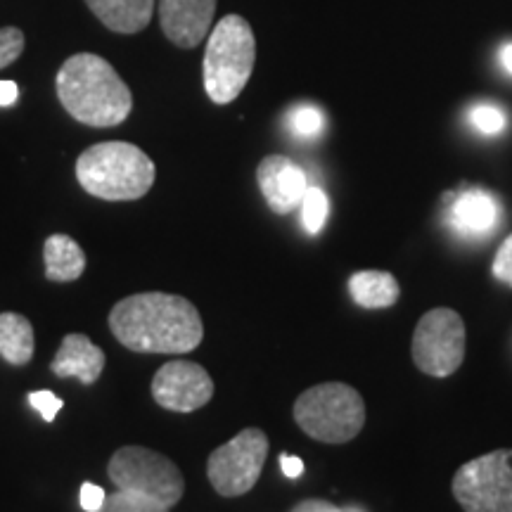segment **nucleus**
I'll use <instances>...</instances> for the list:
<instances>
[{"label": "nucleus", "instance_id": "obj_1", "mask_svg": "<svg viewBox=\"0 0 512 512\" xmlns=\"http://www.w3.org/2000/svg\"><path fill=\"white\" fill-rule=\"evenodd\" d=\"M110 330L121 347L138 354H188L204 339L195 304L169 292H140L121 299L110 313Z\"/></svg>", "mask_w": 512, "mask_h": 512}, {"label": "nucleus", "instance_id": "obj_2", "mask_svg": "<svg viewBox=\"0 0 512 512\" xmlns=\"http://www.w3.org/2000/svg\"><path fill=\"white\" fill-rule=\"evenodd\" d=\"M55 91L69 117L93 128L124 124L133 110L131 88L105 57L79 53L64 60Z\"/></svg>", "mask_w": 512, "mask_h": 512}, {"label": "nucleus", "instance_id": "obj_3", "mask_svg": "<svg viewBox=\"0 0 512 512\" xmlns=\"http://www.w3.org/2000/svg\"><path fill=\"white\" fill-rule=\"evenodd\" d=\"M155 162L138 145L98 143L76 159V181L88 195L107 202H133L155 185Z\"/></svg>", "mask_w": 512, "mask_h": 512}, {"label": "nucleus", "instance_id": "obj_4", "mask_svg": "<svg viewBox=\"0 0 512 512\" xmlns=\"http://www.w3.org/2000/svg\"><path fill=\"white\" fill-rule=\"evenodd\" d=\"M256 62L252 24L240 15H226L207 36L202 76L204 91L216 105H230L245 91Z\"/></svg>", "mask_w": 512, "mask_h": 512}, {"label": "nucleus", "instance_id": "obj_5", "mask_svg": "<svg viewBox=\"0 0 512 512\" xmlns=\"http://www.w3.org/2000/svg\"><path fill=\"white\" fill-rule=\"evenodd\" d=\"M294 422L323 444H347L366 425V401L351 384H316L294 401Z\"/></svg>", "mask_w": 512, "mask_h": 512}, {"label": "nucleus", "instance_id": "obj_6", "mask_svg": "<svg viewBox=\"0 0 512 512\" xmlns=\"http://www.w3.org/2000/svg\"><path fill=\"white\" fill-rule=\"evenodd\" d=\"M107 475L117 489L136 491L174 508L185 494L183 472L171 458L145 446H124L110 458Z\"/></svg>", "mask_w": 512, "mask_h": 512}, {"label": "nucleus", "instance_id": "obj_7", "mask_svg": "<svg viewBox=\"0 0 512 512\" xmlns=\"http://www.w3.org/2000/svg\"><path fill=\"white\" fill-rule=\"evenodd\" d=\"M451 489L465 512H512V448L467 460Z\"/></svg>", "mask_w": 512, "mask_h": 512}, {"label": "nucleus", "instance_id": "obj_8", "mask_svg": "<svg viewBox=\"0 0 512 512\" xmlns=\"http://www.w3.org/2000/svg\"><path fill=\"white\" fill-rule=\"evenodd\" d=\"M268 456V437L259 427H247L216 448L207 460V477L223 498L245 496L259 482Z\"/></svg>", "mask_w": 512, "mask_h": 512}, {"label": "nucleus", "instance_id": "obj_9", "mask_svg": "<svg viewBox=\"0 0 512 512\" xmlns=\"http://www.w3.org/2000/svg\"><path fill=\"white\" fill-rule=\"evenodd\" d=\"M413 363L430 377H448L465 361V323L448 306L427 311L418 320L411 344Z\"/></svg>", "mask_w": 512, "mask_h": 512}, {"label": "nucleus", "instance_id": "obj_10", "mask_svg": "<svg viewBox=\"0 0 512 512\" xmlns=\"http://www.w3.org/2000/svg\"><path fill=\"white\" fill-rule=\"evenodd\" d=\"M152 396L166 411H200L214 396V380L200 363L171 361L152 377Z\"/></svg>", "mask_w": 512, "mask_h": 512}, {"label": "nucleus", "instance_id": "obj_11", "mask_svg": "<svg viewBox=\"0 0 512 512\" xmlns=\"http://www.w3.org/2000/svg\"><path fill=\"white\" fill-rule=\"evenodd\" d=\"M159 24L176 48L192 50L209 36L216 0H157Z\"/></svg>", "mask_w": 512, "mask_h": 512}, {"label": "nucleus", "instance_id": "obj_12", "mask_svg": "<svg viewBox=\"0 0 512 512\" xmlns=\"http://www.w3.org/2000/svg\"><path fill=\"white\" fill-rule=\"evenodd\" d=\"M256 183L275 214H290L302 204L306 190H309L302 166L294 164L285 155H268L261 159L259 169H256Z\"/></svg>", "mask_w": 512, "mask_h": 512}, {"label": "nucleus", "instance_id": "obj_13", "mask_svg": "<svg viewBox=\"0 0 512 512\" xmlns=\"http://www.w3.org/2000/svg\"><path fill=\"white\" fill-rule=\"evenodd\" d=\"M501 207L491 192L472 188L460 192L448 207V223L465 238H484L498 226Z\"/></svg>", "mask_w": 512, "mask_h": 512}, {"label": "nucleus", "instance_id": "obj_14", "mask_svg": "<svg viewBox=\"0 0 512 512\" xmlns=\"http://www.w3.org/2000/svg\"><path fill=\"white\" fill-rule=\"evenodd\" d=\"M105 351L88 339L86 335H79V332H72L62 339L60 351H57L53 358V366L50 370L57 377H76L83 384L98 382V377L105 370Z\"/></svg>", "mask_w": 512, "mask_h": 512}, {"label": "nucleus", "instance_id": "obj_15", "mask_svg": "<svg viewBox=\"0 0 512 512\" xmlns=\"http://www.w3.org/2000/svg\"><path fill=\"white\" fill-rule=\"evenodd\" d=\"M95 17L114 34H138L150 24L157 0H86Z\"/></svg>", "mask_w": 512, "mask_h": 512}, {"label": "nucleus", "instance_id": "obj_16", "mask_svg": "<svg viewBox=\"0 0 512 512\" xmlns=\"http://www.w3.org/2000/svg\"><path fill=\"white\" fill-rule=\"evenodd\" d=\"M46 278L50 283H74L86 271V254L79 242L69 235L55 233L43 245Z\"/></svg>", "mask_w": 512, "mask_h": 512}, {"label": "nucleus", "instance_id": "obj_17", "mask_svg": "<svg viewBox=\"0 0 512 512\" xmlns=\"http://www.w3.org/2000/svg\"><path fill=\"white\" fill-rule=\"evenodd\" d=\"M349 294L361 309H389L399 302L401 287L387 271H358L349 278Z\"/></svg>", "mask_w": 512, "mask_h": 512}, {"label": "nucleus", "instance_id": "obj_18", "mask_svg": "<svg viewBox=\"0 0 512 512\" xmlns=\"http://www.w3.org/2000/svg\"><path fill=\"white\" fill-rule=\"evenodd\" d=\"M36 339L29 318L22 313H0V356L10 366H27L34 358Z\"/></svg>", "mask_w": 512, "mask_h": 512}, {"label": "nucleus", "instance_id": "obj_19", "mask_svg": "<svg viewBox=\"0 0 512 512\" xmlns=\"http://www.w3.org/2000/svg\"><path fill=\"white\" fill-rule=\"evenodd\" d=\"M98 512H171V508H166V505L152 501V498L143 494H136V491L117 489L114 494L105 498V503H102Z\"/></svg>", "mask_w": 512, "mask_h": 512}, {"label": "nucleus", "instance_id": "obj_20", "mask_svg": "<svg viewBox=\"0 0 512 512\" xmlns=\"http://www.w3.org/2000/svg\"><path fill=\"white\" fill-rule=\"evenodd\" d=\"M299 209H302V223H304L306 233L318 235L320 230H323L325 221H328V214H330L328 195H325L320 188H309L306 190L302 204H299Z\"/></svg>", "mask_w": 512, "mask_h": 512}, {"label": "nucleus", "instance_id": "obj_21", "mask_svg": "<svg viewBox=\"0 0 512 512\" xmlns=\"http://www.w3.org/2000/svg\"><path fill=\"white\" fill-rule=\"evenodd\" d=\"M287 126L297 138H316L325 128V117L318 107L297 105L287 114Z\"/></svg>", "mask_w": 512, "mask_h": 512}, {"label": "nucleus", "instance_id": "obj_22", "mask_svg": "<svg viewBox=\"0 0 512 512\" xmlns=\"http://www.w3.org/2000/svg\"><path fill=\"white\" fill-rule=\"evenodd\" d=\"M470 124L475 126L482 136H498V133H503L508 119H505L501 107L491 105V102H479V105L470 110Z\"/></svg>", "mask_w": 512, "mask_h": 512}, {"label": "nucleus", "instance_id": "obj_23", "mask_svg": "<svg viewBox=\"0 0 512 512\" xmlns=\"http://www.w3.org/2000/svg\"><path fill=\"white\" fill-rule=\"evenodd\" d=\"M24 53V31L17 27L0 29V69L15 64Z\"/></svg>", "mask_w": 512, "mask_h": 512}, {"label": "nucleus", "instance_id": "obj_24", "mask_svg": "<svg viewBox=\"0 0 512 512\" xmlns=\"http://www.w3.org/2000/svg\"><path fill=\"white\" fill-rule=\"evenodd\" d=\"M491 273H494L498 283L512 287V233L498 247L494 264H491Z\"/></svg>", "mask_w": 512, "mask_h": 512}, {"label": "nucleus", "instance_id": "obj_25", "mask_svg": "<svg viewBox=\"0 0 512 512\" xmlns=\"http://www.w3.org/2000/svg\"><path fill=\"white\" fill-rule=\"evenodd\" d=\"M29 403L36 408L38 413H41V418L46 422H53L55 415L60 413L62 406H64L60 396H55L53 392H31Z\"/></svg>", "mask_w": 512, "mask_h": 512}, {"label": "nucleus", "instance_id": "obj_26", "mask_svg": "<svg viewBox=\"0 0 512 512\" xmlns=\"http://www.w3.org/2000/svg\"><path fill=\"white\" fill-rule=\"evenodd\" d=\"M105 489L93 482H86L81 486V494H79V501H81V508L86 512H98L102 508V503H105Z\"/></svg>", "mask_w": 512, "mask_h": 512}, {"label": "nucleus", "instance_id": "obj_27", "mask_svg": "<svg viewBox=\"0 0 512 512\" xmlns=\"http://www.w3.org/2000/svg\"><path fill=\"white\" fill-rule=\"evenodd\" d=\"M290 512H344V510L328 501H320V498H309V501H302V503L294 505Z\"/></svg>", "mask_w": 512, "mask_h": 512}, {"label": "nucleus", "instance_id": "obj_28", "mask_svg": "<svg viewBox=\"0 0 512 512\" xmlns=\"http://www.w3.org/2000/svg\"><path fill=\"white\" fill-rule=\"evenodd\" d=\"M280 470H283V475L290 477V479L302 477L304 475V460L283 453V456H280Z\"/></svg>", "mask_w": 512, "mask_h": 512}, {"label": "nucleus", "instance_id": "obj_29", "mask_svg": "<svg viewBox=\"0 0 512 512\" xmlns=\"http://www.w3.org/2000/svg\"><path fill=\"white\" fill-rule=\"evenodd\" d=\"M19 98V88L15 81H0V107L15 105Z\"/></svg>", "mask_w": 512, "mask_h": 512}, {"label": "nucleus", "instance_id": "obj_30", "mask_svg": "<svg viewBox=\"0 0 512 512\" xmlns=\"http://www.w3.org/2000/svg\"><path fill=\"white\" fill-rule=\"evenodd\" d=\"M498 57H501V64L505 67V72L512 74V41L510 43H503Z\"/></svg>", "mask_w": 512, "mask_h": 512}, {"label": "nucleus", "instance_id": "obj_31", "mask_svg": "<svg viewBox=\"0 0 512 512\" xmlns=\"http://www.w3.org/2000/svg\"><path fill=\"white\" fill-rule=\"evenodd\" d=\"M344 512H366V510H361V508H342Z\"/></svg>", "mask_w": 512, "mask_h": 512}]
</instances>
